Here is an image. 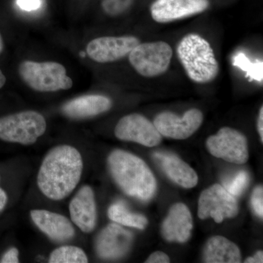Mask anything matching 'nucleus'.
<instances>
[{"label": "nucleus", "mask_w": 263, "mask_h": 263, "mask_svg": "<svg viewBox=\"0 0 263 263\" xmlns=\"http://www.w3.org/2000/svg\"><path fill=\"white\" fill-rule=\"evenodd\" d=\"M5 83H6V77H5L3 71L0 70V89L5 86Z\"/></svg>", "instance_id": "obj_32"}, {"label": "nucleus", "mask_w": 263, "mask_h": 263, "mask_svg": "<svg viewBox=\"0 0 263 263\" xmlns=\"http://www.w3.org/2000/svg\"><path fill=\"white\" fill-rule=\"evenodd\" d=\"M108 166L114 181L126 195L143 201L155 195V176L139 157L125 151L114 150L108 156Z\"/></svg>", "instance_id": "obj_2"}, {"label": "nucleus", "mask_w": 263, "mask_h": 263, "mask_svg": "<svg viewBox=\"0 0 263 263\" xmlns=\"http://www.w3.org/2000/svg\"><path fill=\"white\" fill-rule=\"evenodd\" d=\"M133 235L117 224H110L100 232L95 240V251L100 258H122L130 249Z\"/></svg>", "instance_id": "obj_12"}, {"label": "nucleus", "mask_w": 263, "mask_h": 263, "mask_svg": "<svg viewBox=\"0 0 263 263\" xmlns=\"http://www.w3.org/2000/svg\"><path fill=\"white\" fill-rule=\"evenodd\" d=\"M206 147L211 155L227 162L243 164L248 161L247 138L233 128L222 127L217 134L209 137Z\"/></svg>", "instance_id": "obj_7"}, {"label": "nucleus", "mask_w": 263, "mask_h": 263, "mask_svg": "<svg viewBox=\"0 0 263 263\" xmlns=\"http://www.w3.org/2000/svg\"><path fill=\"white\" fill-rule=\"evenodd\" d=\"M19 252L18 249L12 247L7 250L0 259L1 263H18L19 262Z\"/></svg>", "instance_id": "obj_27"}, {"label": "nucleus", "mask_w": 263, "mask_h": 263, "mask_svg": "<svg viewBox=\"0 0 263 263\" xmlns=\"http://www.w3.org/2000/svg\"><path fill=\"white\" fill-rule=\"evenodd\" d=\"M30 216L38 229L53 241L64 243L75 236V229L65 216L40 209L31 211Z\"/></svg>", "instance_id": "obj_15"}, {"label": "nucleus", "mask_w": 263, "mask_h": 263, "mask_svg": "<svg viewBox=\"0 0 263 263\" xmlns=\"http://www.w3.org/2000/svg\"><path fill=\"white\" fill-rule=\"evenodd\" d=\"M172 57V48L168 43L157 41L139 43L129 53V60L140 75L152 78L167 70Z\"/></svg>", "instance_id": "obj_6"}, {"label": "nucleus", "mask_w": 263, "mask_h": 263, "mask_svg": "<svg viewBox=\"0 0 263 263\" xmlns=\"http://www.w3.org/2000/svg\"><path fill=\"white\" fill-rule=\"evenodd\" d=\"M233 65L245 71L250 81L262 82L263 80V62H252L243 53L235 54L233 60Z\"/></svg>", "instance_id": "obj_22"}, {"label": "nucleus", "mask_w": 263, "mask_h": 263, "mask_svg": "<svg viewBox=\"0 0 263 263\" xmlns=\"http://www.w3.org/2000/svg\"><path fill=\"white\" fill-rule=\"evenodd\" d=\"M251 204L254 212L259 217H263V189L262 186L254 189L251 197Z\"/></svg>", "instance_id": "obj_25"}, {"label": "nucleus", "mask_w": 263, "mask_h": 263, "mask_svg": "<svg viewBox=\"0 0 263 263\" xmlns=\"http://www.w3.org/2000/svg\"><path fill=\"white\" fill-rule=\"evenodd\" d=\"M204 262L208 263H239L240 249L233 242L220 235L208 240L203 252Z\"/></svg>", "instance_id": "obj_19"}, {"label": "nucleus", "mask_w": 263, "mask_h": 263, "mask_svg": "<svg viewBox=\"0 0 263 263\" xmlns=\"http://www.w3.org/2000/svg\"><path fill=\"white\" fill-rule=\"evenodd\" d=\"M177 55L189 78L197 84L212 82L219 74L210 43L199 34L184 36L178 45Z\"/></svg>", "instance_id": "obj_3"}, {"label": "nucleus", "mask_w": 263, "mask_h": 263, "mask_svg": "<svg viewBox=\"0 0 263 263\" xmlns=\"http://www.w3.org/2000/svg\"><path fill=\"white\" fill-rule=\"evenodd\" d=\"M209 6V0H157L151 14L155 22L167 23L202 13Z\"/></svg>", "instance_id": "obj_13"}, {"label": "nucleus", "mask_w": 263, "mask_h": 263, "mask_svg": "<svg viewBox=\"0 0 263 263\" xmlns=\"http://www.w3.org/2000/svg\"><path fill=\"white\" fill-rule=\"evenodd\" d=\"M139 43L133 36L98 37L88 43L86 52L93 61L108 63L127 56Z\"/></svg>", "instance_id": "obj_11"}, {"label": "nucleus", "mask_w": 263, "mask_h": 263, "mask_svg": "<svg viewBox=\"0 0 263 263\" xmlns=\"http://www.w3.org/2000/svg\"><path fill=\"white\" fill-rule=\"evenodd\" d=\"M222 186L234 197H238L245 192L249 183V175L245 171H240L234 174L224 176Z\"/></svg>", "instance_id": "obj_23"}, {"label": "nucleus", "mask_w": 263, "mask_h": 263, "mask_svg": "<svg viewBox=\"0 0 263 263\" xmlns=\"http://www.w3.org/2000/svg\"><path fill=\"white\" fill-rule=\"evenodd\" d=\"M203 115L200 110H189L182 117L171 112H162L154 120V124L161 136L176 140H183L193 136L201 126Z\"/></svg>", "instance_id": "obj_10"}, {"label": "nucleus", "mask_w": 263, "mask_h": 263, "mask_svg": "<svg viewBox=\"0 0 263 263\" xmlns=\"http://www.w3.org/2000/svg\"><path fill=\"white\" fill-rule=\"evenodd\" d=\"M112 107V102L103 95H86L73 99L62 106V113L71 119H86L105 113Z\"/></svg>", "instance_id": "obj_18"}, {"label": "nucleus", "mask_w": 263, "mask_h": 263, "mask_svg": "<svg viewBox=\"0 0 263 263\" xmlns=\"http://www.w3.org/2000/svg\"><path fill=\"white\" fill-rule=\"evenodd\" d=\"M17 4L21 9L26 11H32L39 9L43 2L42 0H17Z\"/></svg>", "instance_id": "obj_26"}, {"label": "nucleus", "mask_w": 263, "mask_h": 263, "mask_svg": "<svg viewBox=\"0 0 263 263\" xmlns=\"http://www.w3.org/2000/svg\"><path fill=\"white\" fill-rule=\"evenodd\" d=\"M3 49H4V43H3V37H2L1 34H0V54L3 51Z\"/></svg>", "instance_id": "obj_33"}, {"label": "nucleus", "mask_w": 263, "mask_h": 263, "mask_svg": "<svg viewBox=\"0 0 263 263\" xmlns=\"http://www.w3.org/2000/svg\"><path fill=\"white\" fill-rule=\"evenodd\" d=\"M108 217L114 222L122 226L144 230L148 226V219L141 214L130 212L123 202L112 204L108 210Z\"/></svg>", "instance_id": "obj_20"}, {"label": "nucleus", "mask_w": 263, "mask_h": 263, "mask_svg": "<svg viewBox=\"0 0 263 263\" xmlns=\"http://www.w3.org/2000/svg\"><path fill=\"white\" fill-rule=\"evenodd\" d=\"M114 133L119 140L135 142L147 147L157 146L162 141V136L155 124L138 114L122 118L117 123Z\"/></svg>", "instance_id": "obj_9"}, {"label": "nucleus", "mask_w": 263, "mask_h": 263, "mask_svg": "<svg viewBox=\"0 0 263 263\" xmlns=\"http://www.w3.org/2000/svg\"><path fill=\"white\" fill-rule=\"evenodd\" d=\"M257 129H258L259 135L260 136L261 142H263V108L259 110L258 121H257Z\"/></svg>", "instance_id": "obj_30"}, {"label": "nucleus", "mask_w": 263, "mask_h": 263, "mask_svg": "<svg viewBox=\"0 0 263 263\" xmlns=\"http://www.w3.org/2000/svg\"><path fill=\"white\" fill-rule=\"evenodd\" d=\"M50 263H86L88 257L84 251L74 246H62L53 250L50 255Z\"/></svg>", "instance_id": "obj_21"}, {"label": "nucleus", "mask_w": 263, "mask_h": 263, "mask_svg": "<svg viewBox=\"0 0 263 263\" xmlns=\"http://www.w3.org/2000/svg\"><path fill=\"white\" fill-rule=\"evenodd\" d=\"M193 222L191 213L183 203H176L170 209L162 226V233L169 242L185 243L190 239Z\"/></svg>", "instance_id": "obj_16"}, {"label": "nucleus", "mask_w": 263, "mask_h": 263, "mask_svg": "<svg viewBox=\"0 0 263 263\" xmlns=\"http://www.w3.org/2000/svg\"><path fill=\"white\" fill-rule=\"evenodd\" d=\"M72 222L84 232L89 233L97 224V207L94 192L88 185H84L72 197L69 205Z\"/></svg>", "instance_id": "obj_14"}, {"label": "nucleus", "mask_w": 263, "mask_h": 263, "mask_svg": "<svg viewBox=\"0 0 263 263\" xmlns=\"http://www.w3.org/2000/svg\"><path fill=\"white\" fill-rule=\"evenodd\" d=\"M18 73L27 86L40 92L68 90L72 86L65 67L57 62L24 61L19 65Z\"/></svg>", "instance_id": "obj_4"}, {"label": "nucleus", "mask_w": 263, "mask_h": 263, "mask_svg": "<svg viewBox=\"0 0 263 263\" xmlns=\"http://www.w3.org/2000/svg\"><path fill=\"white\" fill-rule=\"evenodd\" d=\"M84 169L80 152L69 145L51 148L43 159L37 174L41 193L52 200H63L79 184Z\"/></svg>", "instance_id": "obj_1"}, {"label": "nucleus", "mask_w": 263, "mask_h": 263, "mask_svg": "<svg viewBox=\"0 0 263 263\" xmlns=\"http://www.w3.org/2000/svg\"><path fill=\"white\" fill-rule=\"evenodd\" d=\"M171 262L168 256L162 252H155L149 256L146 263H168Z\"/></svg>", "instance_id": "obj_28"}, {"label": "nucleus", "mask_w": 263, "mask_h": 263, "mask_svg": "<svg viewBox=\"0 0 263 263\" xmlns=\"http://www.w3.org/2000/svg\"><path fill=\"white\" fill-rule=\"evenodd\" d=\"M245 263H262L263 262V252L262 251H259L254 254L253 257H249L245 261Z\"/></svg>", "instance_id": "obj_29"}, {"label": "nucleus", "mask_w": 263, "mask_h": 263, "mask_svg": "<svg viewBox=\"0 0 263 263\" xmlns=\"http://www.w3.org/2000/svg\"><path fill=\"white\" fill-rule=\"evenodd\" d=\"M7 202H8V195L4 190L0 187V212L5 209Z\"/></svg>", "instance_id": "obj_31"}, {"label": "nucleus", "mask_w": 263, "mask_h": 263, "mask_svg": "<svg viewBox=\"0 0 263 263\" xmlns=\"http://www.w3.org/2000/svg\"><path fill=\"white\" fill-rule=\"evenodd\" d=\"M153 158L166 176L183 188L195 187L198 182L196 172L186 162L174 154L157 152Z\"/></svg>", "instance_id": "obj_17"}, {"label": "nucleus", "mask_w": 263, "mask_h": 263, "mask_svg": "<svg viewBox=\"0 0 263 263\" xmlns=\"http://www.w3.org/2000/svg\"><path fill=\"white\" fill-rule=\"evenodd\" d=\"M133 0H103L102 6L107 14L115 16L122 14L130 6Z\"/></svg>", "instance_id": "obj_24"}, {"label": "nucleus", "mask_w": 263, "mask_h": 263, "mask_svg": "<svg viewBox=\"0 0 263 263\" xmlns=\"http://www.w3.org/2000/svg\"><path fill=\"white\" fill-rule=\"evenodd\" d=\"M47 128L43 115L26 110L0 118V139L9 143L32 145L44 134Z\"/></svg>", "instance_id": "obj_5"}, {"label": "nucleus", "mask_w": 263, "mask_h": 263, "mask_svg": "<svg viewBox=\"0 0 263 263\" xmlns=\"http://www.w3.org/2000/svg\"><path fill=\"white\" fill-rule=\"evenodd\" d=\"M238 213L236 198L220 184L213 185L200 195L197 211L200 219L212 217L216 223H221L227 218L235 217Z\"/></svg>", "instance_id": "obj_8"}]
</instances>
